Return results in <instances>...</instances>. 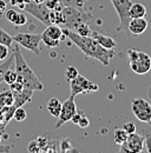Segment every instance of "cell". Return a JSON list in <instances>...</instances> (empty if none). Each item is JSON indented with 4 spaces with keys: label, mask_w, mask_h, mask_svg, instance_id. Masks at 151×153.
Returning <instances> with one entry per match:
<instances>
[{
    "label": "cell",
    "mask_w": 151,
    "mask_h": 153,
    "mask_svg": "<svg viewBox=\"0 0 151 153\" xmlns=\"http://www.w3.org/2000/svg\"><path fill=\"white\" fill-rule=\"evenodd\" d=\"M63 33L66 36V38L70 39L86 57L100 61L104 66H108L110 64L111 59L116 56L114 50H108V48L103 47L92 37H81L66 27L63 28Z\"/></svg>",
    "instance_id": "1"
},
{
    "label": "cell",
    "mask_w": 151,
    "mask_h": 153,
    "mask_svg": "<svg viewBox=\"0 0 151 153\" xmlns=\"http://www.w3.org/2000/svg\"><path fill=\"white\" fill-rule=\"evenodd\" d=\"M13 54H14V70L17 72V81L24 85V88L32 90L33 92L41 91L44 88V85L39 80L37 74L33 72V70L28 66L26 60L24 59L21 51L19 50L18 42L17 45H14Z\"/></svg>",
    "instance_id": "2"
},
{
    "label": "cell",
    "mask_w": 151,
    "mask_h": 153,
    "mask_svg": "<svg viewBox=\"0 0 151 153\" xmlns=\"http://www.w3.org/2000/svg\"><path fill=\"white\" fill-rule=\"evenodd\" d=\"M61 13H63V18H64L63 26L71 31H75L77 25H79L80 22L89 24L90 20H93L90 13L78 10V7H75V6H64L61 8Z\"/></svg>",
    "instance_id": "3"
},
{
    "label": "cell",
    "mask_w": 151,
    "mask_h": 153,
    "mask_svg": "<svg viewBox=\"0 0 151 153\" xmlns=\"http://www.w3.org/2000/svg\"><path fill=\"white\" fill-rule=\"evenodd\" d=\"M129 65L136 74H147L151 70V57L142 51L130 48L128 51Z\"/></svg>",
    "instance_id": "4"
},
{
    "label": "cell",
    "mask_w": 151,
    "mask_h": 153,
    "mask_svg": "<svg viewBox=\"0 0 151 153\" xmlns=\"http://www.w3.org/2000/svg\"><path fill=\"white\" fill-rule=\"evenodd\" d=\"M13 40L21 45L22 47L27 48L28 51L33 52L36 56H40V48L39 44L41 41V34L37 33H28V32H22L18 33L13 37Z\"/></svg>",
    "instance_id": "5"
},
{
    "label": "cell",
    "mask_w": 151,
    "mask_h": 153,
    "mask_svg": "<svg viewBox=\"0 0 151 153\" xmlns=\"http://www.w3.org/2000/svg\"><path fill=\"white\" fill-rule=\"evenodd\" d=\"M25 12L30 13L31 16H33L34 18H37L39 21H41L43 24L45 25H52L51 24V10H49L44 2L41 4H37V2H33V1H28L25 4L24 8H22Z\"/></svg>",
    "instance_id": "6"
},
{
    "label": "cell",
    "mask_w": 151,
    "mask_h": 153,
    "mask_svg": "<svg viewBox=\"0 0 151 153\" xmlns=\"http://www.w3.org/2000/svg\"><path fill=\"white\" fill-rule=\"evenodd\" d=\"M70 90H71V94L76 97L78 94H83V93L97 92L99 90V86L92 81L87 80L85 76L78 74L73 80L70 81Z\"/></svg>",
    "instance_id": "7"
},
{
    "label": "cell",
    "mask_w": 151,
    "mask_h": 153,
    "mask_svg": "<svg viewBox=\"0 0 151 153\" xmlns=\"http://www.w3.org/2000/svg\"><path fill=\"white\" fill-rule=\"evenodd\" d=\"M131 110L135 117L142 123H151V104L142 98L133 99L131 102Z\"/></svg>",
    "instance_id": "8"
},
{
    "label": "cell",
    "mask_w": 151,
    "mask_h": 153,
    "mask_svg": "<svg viewBox=\"0 0 151 153\" xmlns=\"http://www.w3.org/2000/svg\"><path fill=\"white\" fill-rule=\"evenodd\" d=\"M112 2L113 7L119 17V26H118V31H123V30H128V25L130 21V16H129V11L132 5L131 0H110Z\"/></svg>",
    "instance_id": "9"
},
{
    "label": "cell",
    "mask_w": 151,
    "mask_h": 153,
    "mask_svg": "<svg viewBox=\"0 0 151 153\" xmlns=\"http://www.w3.org/2000/svg\"><path fill=\"white\" fill-rule=\"evenodd\" d=\"M145 144V137L137 134L136 132L130 133L124 144L120 145V153H139L143 151Z\"/></svg>",
    "instance_id": "10"
},
{
    "label": "cell",
    "mask_w": 151,
    "mask_h": 153,
    "mask_svg": "<svg viewBox=\"0 0 151 153\" xmlns=\"http://www.w3.org/2000/svg\"><path fill=\"white\" fill-rule=\"evenodd\" d=\"M76 112H77V105L75 102V96L70 94V97L61 104V111H60V114L57 120L56 128L61 127L65 123L70 121Z\"/></svg>",
    "instance_id": "11"
},
{
    "label": "cell",
    "mask_w": 151,
    "mask_h": 153,
    "mask_svg": "<svg viewBox=\"0 0 151 153\" xmlns=\"http://www.w3.org/2000/svg\"><path fill=\"white\" fill-rule=\"evenodd\" d=\"M148 28V21L145 18H131L128 25V32L135 36L144 33Z\"/></svg>",
    "instance_id": "12"
},
{
    "label": "cell",
    "mask_w": 151,
    "mask_h": 153,
    "mask_svg": "<svg viewBox=\"0 0 151 153\" xmlns=\"http://www.w3.org/2000/svg\"><path fill=\"white\" fill-rule=\"evenodd\" d=\"M32 94H33V91L32 90H28V88H24L22 91L20 92H16L13 93L14 96V101L13 104L11 105L14 110L18 108L20 106H24L26 102H30L32 100Z\"/></svg>",
    "instance_id": "13"
},
{
    "label": "cell",
    "mask_w": 151,
    "mask_h": 153,
    "mask_svg": "<svg viewBox=\"0 0 151 153\" xmlns=\"http://www.w3.org/2000/svg\"><path fill=\"white\" fill-rule=\"evenodd\" d=\"M90 37H92L99 45H102L103 47H105L108 50H113L117 46V42L114 41V39L111 38V37H108V36H104V34H102L97 31H92Z\"/></svg>",
    "instance_id": "14"
},
{
    "label": "cell",
    "mask_w": 151,
    "mask_h": 153,
    "mask_svg": "<svg viewBox=\"0 0 151 153\" xmlns=\"http://www.w3.org/2000/svg\"><path fill=\"white\" fill-rule=\"evenodd\" d=\"M14 108L12 106H5L0 108V131H4L8 123L12 120L14 114Z\"/></svg>",
    "instance_id": "15"
},
{
    "label": "cell",
    "mask_w": 151,
    "mask_h": 153,
    "mask_svg": "<svg viewBox=\"0 0 151 153\" xmlns=\"http://www.w3.org/2000/svg\"><path fill=\"white\" fill-rule=\"evenodd\" d=\"M41 34L55 40H64L66 38V36L63 33V28H60L59 25H49Z\"/></svg>",
    "instance_id": "16"
},
{
    "label": "cell",
    "mask_w": 151,
    "mask_h": 153,
    "mask_svg": "<svg viewBox=\"0 0 151 153\" xmlns=\"http://www.w3.org/2000/svg\"><path fill=\"white\" fill-rule=\"evenodd\" d=\"M130 18H144L147 16V8L141 2H132L130 11H129Z\"/></svg>",
    "instance_id": "17"
},
{
    "label": "cell",
    "mask_w": 151,
    "mask_h": 153,
    "mask_svg": "<svg viewBox=\"0 0 151 153\" xmlns=\"http://www.w3.org/2000/svg\"><path fill=\"white\" fill-rule=\"evenodd\" d=\"M47 111L50 112V114L53 115L55 118H58L61 111V102L59 101L58 98H51L47 101Z\"/></svg>",
    "instance_id": "18"
},
{
    "label": "cell",
    "mask_w": 151,
    "mask_h": 153,
    "mask_svg": "<svg viewBox=\"0 0 151 153\" xmlns=\"http://www.w3.org/2000/svg\"><path fill=\"white\" fill-rule=\"evenodd\" d=\"M13 101H14V96L11 90H7L0 93V108L5 106H11Z\"/></svg>",
    "instance_id": "19"
},
{
    "label": "cell",
    "mask_w": 151,
    "mask_h": 153,
    "mask_svg": "<svg viewBox=\"0 0 151 153\" xmlns=\"http://www.w3.org/2000/svg\"><path fill=\"white\" fill-rule=\"evenodd\" d=\"M13 65H14V54L12 53L11 57L7 58L6 60H4V62L0 64V84L4 81V74H5V72L10 67H12Z\"/></svg>",
    "instance_id": "20"
},
{
    "label": "cell",
    "mask_w": 151,
    "mask_h": 153,
    "mask_svg": "<svg viewBox=\"0 0 151 153\" xmlns=\"http://www.w3.org/2000/svg\"><path fill=\"white\" fill-rule=\"evenodd\" d=\"M128 135H129V134L125 132L124 128H116V130L113 131V140H114V143H116L117 145L120 146L122 144H124V143L126 141Z\"/></svg>",
    "instance_id": "21"
},
{
    "label": "cell",
    "mask_w": 151,
    "mask_h": 153,
    "mask_svg": "<svg viewBox=\"0 0 151 153\" xmlns=\"http://www.w3.org/2000/svg\"><path fill=\"white\" fill-rule=\"evenodd\" d=\"M73 32H76L77 34H79L81 37H90L92 30L90 28V26H89L87 22H80L79 25H77V27L75 28Z\"/></svg>",
    "instance_id": "22"
},
{
    "label": "cell",
    "mask_w": 151,
    "mask_h": 153,
    "mask_svg": "<svg viewBox=\"0 0 151 153\" xmlns=\"http://www.w3.org/2000/svg\"><path fill=\"white\" fill-rule=\"evenodd\" d=\"M45 153H58L60 152V141L57 139H51L49 140L47 146L41 151Z\"/></svg>",
    "instance_id": "23"
},
{
    "label": "cell",
    "mask_w": 151,
    "mask_h": 153,
    "mask_svg": "<svg viewBox=\"0 0 151 153\" xmlns=\"http://www.w3.org/2000/svg\"><path fill=\"white\" fill-rule=\"evenodd\" d=\"M4 81H5L7 85H11L12 82L17 81V72H16V70H14V65H13L12 67H10V68L5 72V74H4Z\"/></svg>",
    "instance_id": "24"
},
{
    "label": "cell",
    "mask_w": 151,
    "mask_h": 153,
    "mask_svg": "<svg viewBox=\"0 0 151 153\" xmlns=\"http://www.w3.org/2000/svg\"><path fill=\"white\" fill-rule=\"evenodd\" d=\"M13 42H14L13 37H11L6 31H4L2 28H0V44L6 45L7 47H12Z\"/></svg>",
    "instance_id": "25"
},
{
    "label": "cell",
    "mask_w": 151,
    "mask_h": 153,
    "mask_svg": "<svg viewBox=\"0 0 151 153\" xmlns=\"http://www.w3.org/2000/svg\"><path fill=\"white\" fill-rule=\"evenodd\" d=\"M60 152L63 153L77 152V150H75L72 147V144H71V139L70 138H64L63 140H60Z\"/></svg>",
    "instance_id": "26"
},
{
    "label": "cell",
    "mask_w": 151,
    "mask_h": 153,
    "mask_svg": "<svg viewBox=\"0 0 151 153\" xmlns=\"http://www.w3.org/2000/svg\"><path fill=\"white\" fill-rule=\"evenodd\" d=\"M26 117H27V113H26V111H25V108L22 106L16 108L14 114H13V119H16L18 123H21V121H24L26 119Z\"/></svg>",
    "instance_id": "27"
},
{
    "label": "cell",
    "mask_w": 151,
    "mask_h": 153,
    "mask_svg": "<svg viewBox=\"0 0 151 153\" xmlns=\"http://www.w3.org/2000/svg\"><path fill=\"white\" fill-rule=\"evenodd\" d=\"M78 74H79V72L75 66H67L66 70H65V78L67 79V81L73 80Z\"/></svg>",
    "instance_id": "28"
},
{
    "label": "cell",
    "mask_w": 151,
    "mask_h": 153,
    "mask_svg": "<svg viewBox=\"0 0 151 153\" xmlns=\"http://www.w3.org/2000/svg\"><path fill=\"white\" fill-rule=\"evenodd\" d=\"M45 6L49 10H61V0H45L44 1Z\"/></svg>",
    "instance_id": "29"
},
{
    "label": "cell",
    "mask_w": 151,
    "mask_h": 153,
    "mask_svg": "<svg viewBox=\"0 0 151 153\" xmlns=\"http://www.w3.org/2000/svg\"><path fill=\"white\" fill-rule=\"evenodd\" d=\"M41 41L50 48H55L57 46H59V44H60V40H55V39H51L46 36H43V34H41Z\"/></svg>",
    "instance_id": "30"
},
{
    "label": "cell",
    "mask_w": 151,
    "mask_h": 153,
    "mask_svg": "<svg viewBox=\"0 0 151 153\" xmlns=\"http://www.w3.org/2000/svg\"><path fill=\"white\" fill-rule=\"evenodd\" d=\"M26 22H27V17H26V14H25L24 12H18L17 18L14 20L13 25H16V26H22V25H25Z\"/></svg>",
    "instance_id": "31"
},
{
    "label": "cell",
    "mask_w": 151,
    "mask_h": 153,
    "mask_svg": "<svg viewBox=\"0 0 151 153\" xmlns=\"http://www.w3.org/2000/svg\"><path fill=\"white\" fill-rule=\"evenodd\" d=\"M27 152H30V153L41 152V150H40L39 145L37 144V140H36V139H34V140H31V141L28 143V145H27Z\"/></svg>",
    "instance_id": "32"
},
{
    "label": "cell",
    "mask_w": 151,
    "mask_h": 153,
    "mask_svg": "<svg viewBox=\"0 0 151 153\" xmlns=\"http://www.w3.org/2000/svg\"><path fill=\"white\" fill-rule=\"evenodd\" d=\"M8 56H10V47L0 44V61L2 62L4 60H6Z\"/></svg>",
    "instance_id": "33"
},
{
    "label": "cell",
    "mask_w": 151,
    "mask_h": 153,
    "mask_svg": "<svg viewBox=\"0 0 151 153\" xmlns=\"http://www.w3.org/2000/svg\"><path fill=\"white\" fill-rule=\"evenodd\" d=\"M36 140H37V144L39 145L40 150L43 151V150L47 146V144H49V140H50V139H49V137H47V135H39Z\"/></svg>",
    "instance_id": "34"
},
{
    "label": "cell",
    "mask_w": 151,
    "mask_h": 153,
    "mask_svg": "<svg viewBox=\"0 0 151 153\" xmlns=\"http://www.w3.org/2000/svg\"><path fill=\"white\" fill-rule=\"evenodd\" d=\"M17 14H18V12L16 11V10H6V12H5V17H6V19L8 20L10 22H14V20L17 18Z\"/></svg>",
    "instance_id": "35"
},
{
    "label": "cell",
    "mask_w": 151,
    "mask_h": 153,
    "mask_svg": "<svg viewBox=\"0 0 151 153\" xmlns=\"http://www.w3.org/2000/svg\"><path fill=\"white\" fill-rule=\"evenodd\" d=\"M8 86H10V90H11L13 93L20 92V91L24 90V85H22L21 82H19V81H14V82H12V84L8 85Z\"/></svg>",
    "instance_id": "36"
},
{
    "label": "cell",
    "mask_w": 151,
    "mask_h": 153,
    "mask_svg": "<svg viewBox=\"0 0 151 153\" xmlns=\"http://www.w3.org/2000/svg\"><path fill=\"white\" fill-rule=\"evenodd\" d=\"M80 128H86L89 125H90V120H89V118L87 117H85V115L83 114L81 115V118L79 119V121H78V124H77Z\"/></svg>",
    "instance_id": "37"
},
{
    "label": "cell",
    "mask_w": 151,
    "mask_h": 153,
    "mask_svg": "<svg viewBox=\"0 0 151 153\" xmlns=\"http://www.w3.org/2000/svg\"><path fill=\"white\" fill-rule=\"evenodd\" d=\"M123 128L125 130V132H126L128 134L136 132V125H135L133 123H131V121L125 123V124H124V126H123Z\"/></svg>",
    "instance_id": "38"
},
{
    "label": "cell",
    "mask_w": 151,
    "mask_h": 153,
    "mask_svg": "<svg viewBox=\"0 0 151 153\" xmlns=\"http://www.w3.org/2000/svg\"><path fill=\"white\" fill-rule=\"evenodd\" d=\"M30 0H10V2L12 4V5H14V6H18L19 8H24V6H25V4L26 2H28Z\"/></svg>",
    "instance_id": "39"
},
{
    "label": "cell",
    "mask_w": 151,
    "mask_h": 153,
    "mask_svg": "<svg viewBox=\"0 0 151 153\" xmlns=\"http://www.w3.org/2000/svg\"><path fill=\"white\" fill-rule=\"evenodd\" d=\"M83 114H84V112H83V111H77V112L75 113V115L71 118V120H70V121H72L75 125H77V124H78V121H79V119L81 118V115Z\"/></svg>",
    "instance_id": "40"
},
{
    "label": "cell",
    "mask_w": 151,
    "mask_h": 153,
    "mask_svg": "<svg viewBox=\"0 0 151 153\" xmlns=\"http://www.w3.org/2000/svg\"><path fill=\"white\" fill-rule=\"evenodd\" d=\"M144 145L147 146V151L151 153V132L145 135V144Z\"/></svg>",
    "instance_id": "41"
},
{
    "label": "cell",
    "mask_w": 151,
    "mask_h": 153,
    "mask_svg": "<svg viewBox=\"0 0 151 153\" xmlns=\"http://www.w3.org/2000/svg\"><path fill=\"white\" fill-rule=\"evenodd\" d=\"M6 10H7V1L6 0H0V17L2 14H5Z\"/></svg>",
    "instance_id": "42"
},
{
    "label": "cell",
    "mask_w": 151,
    "mask_h": 153,
    "mask_svg": "<svg viewBox=\"0 0 151 153\" xmlns=\"http://www.w3.org/2000/svg\"><path fill=\"white\" fill-rule=\"evenodd\" d=\"M11 150H12V146H10V145H1L0 144V152H10Z\"/></svg>",
    "instance_id": "43"
},
{
    "label": "cell",
    "mask_w": 151,
    "mask_h": 153,
    "mask_svg": "<svg viewBox=\"0 0 151 153\" xmlns=\"http://www.w3.org/2000/svg\"><path fill=\"white\" fill-rule=\"evenodd\" d=\"M33 2H37V4H41V2H44L45 0H32Z\"/></svg>",
    "instance_id": "44"
},
{
    "label": "cell",
    "mask_w": 151,
    "mask_h": 153,
    "mask_svg": "<svg viewBox=\"0 0 151 153\" xmlns=\"http://www.w3.org/2000/svg\"><path fill=\"white\" fill-rule=\"evenodd\" d=\"M148 97L151 99V86L149 87V90H148Z\"/></svg>",
    "instance_id": "45"
},
{
    "label": "cell",
    "mask_w": 151,
    "mask_h": 153,
    "mask_svg": "<svg viewBox=\"0 0 151 153\" xmlns=\"http://www.w3.org/2000/svg\"><path fill=\"white\" fill-rule=\"evenodd\" d=\"M1 139H2V137H1V133H0V143H1Z\"/></svg>",
    "instance_id": "46"
},
{
    "label": "cell",
    "mask_w": 151,
    "mask_h": 153,
    "mask_svg": "<svg viewBox=\"0 0 151 153\" xmlns=\"http://www.w3.org/2000/svg\"><path fill=\"white\" fill-rule=\"evenodd\" d=\"M149 125H150V126H151V123H150V124H149Z\"/></svg>",
    "instance_id": "47"
}]
</instances>
